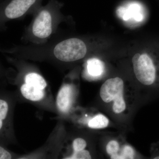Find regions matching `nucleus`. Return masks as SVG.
Returning a JSON list of instances; mask_svg holds the SVG:
<instances>
[{"label": "nucleus", "mask_w": 159, "mask_h": 159, "mask_svg": "<svg viewBox=\"0 0 159 159\" xmlns=\"http://www.w3.org/2000/svg\"><path fill=\"white\" fill-rule=\"evenodd\" d=\"M121 150H120L119 143L116 140H111L107 145V152L111 159H119Z\"/></svg>", "instance_id": "10"}, {"label": "nucleus", "mask_w": 159, "mask_h": 159, "mask_svg": "<svg viewBox=\"0 0 159 159\" xmlns=\"http://www.w3.org/2000/svg\"><path fill=\"white\" fill-rule=\"evenodd\" d=\"M26 84L41 90H44L47 86L45 80L41 76L36 73H30L25 78Z\"/></svg>", "instance_id": "7"}, {"label": "nucleus", "mask_w": 159, "mask_h": 159, "mask_svg": "<svg viewBox=\"0 0 159 159\" xmlns=\"http://www.w3.org/2000/svg\"><path fill=\"white\" fill-rule=\"evenodd\" d=\"M124 82L119 77L106 80L100 88V97L103 102H113L112 110L115 114L122 113L126 109V104L124 96Z\"/></svg>", "instance_id": "1"}, {"label": "nucleus", "mask_w": 159, "mask_h": 159, "mask_svg": "<svg viewBox=\"0 0 159 159\" xmlns=\"http://www.w3.org/2000/svg\"><path fill=\"white\" fill-rule=\"evenodd\" d=\"M134 152L133 148L129 145H125L120 151L119 159H134Z\"/></svg>", "instance_id": "11"}, {"label": "nucleus", "mask_w": 159, "mask_h": 159, "mask_svg": "<svg viewBox=\"0 0 159 159\" xmlns=\"http://www.w3.org/2000/svg\"><path fill=\"white\" fill-rule=\"evenodd\" d=\"M34 36L45 39L52 33V19L51 13L48 10H43L40 12L34 20L32 28Z\"/></svg>", "instance_id": "3"}, {"label": "nucleus", "mask_w": 159, "mask_h": 159, "mask_svg": "<svg viewBox=\"0 0 159 159\" xmlns=\"http://www.w3.org/2000/svg\"><path fill=\"white\" fill-rule=\"evenodd\" d=\"M92 158L89 152L87 150H82L74 151L72 156L65 159H90Z\"/></svg>", "instance_id": "12"}, {"label": "nucleus", "mask_w": 159, "mask_h": 159, "mask_svg": "<svg viewBox=\"0 0 159 159\" xmlns=\"http://www.w3.org/2000/svg\"><path fill=\"white\" fill-rule=\"evenodd\" d=\"M87 68L89 74L91 76H98L102 74L103 66L99 60L93 58L88 61Z\"/></svg>", "instance_id": "8"}, {"label": "nucleus", "mask_w": 159, "mask_h": 159, "mask_svg": "<svg viewBox=\"0 0 159 159\" xmlns=\"http://www.w3.org/2000/svg\"><path fill=\"white\" fill-rule=\"evenodd\" d=\"M8 111V103L6 101L0 100V119L3 120L6 118Z\"/></svg>", "instance_id": "14"}, {"label": "nucleus", "mask_w": 159, "mask_h": 159, "mask_svg": "<svg viewBox=\"0 0 159 159\" xmlns=\"http://www.w3.org/2000/svg\"><path fill=\"white\" fill-rule=\"evenodd\" d=\"M109 121L104 115L99 114L95 116L90 120L88 125L92 129H102L107 127Z\"/></svg>", "instance_id": "9"}, {"label": "nucleus", "mask_w": 159, "mask_h": 159, "mask_svg": "<svg viewBox=\"0 0 159 159\" xmlns=\"http://www.w3.org/2000/svg\"><path fill=\"white\" fill-rule=\"evenodd\" d=\"M37 1L38 0H11L5 8V15L9 19L20 17Z\"/></svg>", "instance_id": "4"}, {"label": "nucleus", "mask_w": 159, "mask_h": 159, "mask_svg": "<svg viewBox=\"0 0 159 159\" xmlns=\"http://www.w3.org/2000/svg\"><path fill=\"white\" fill-rule=\"evenodd\" d=\"M21 93L24 97L33 101H39L44 98L45 92L32 86L25 84L22 86Z\"/></svg>", "instance_id": "6"}, {"label": "nucleus", "mask_w": 159, "mask_h": 159, "mask_svg": "<svg viewBox=\"0 0 159 159\" xmlns=\"http://www.w3.org/2000/svg\"><path fill=\"white\" fill-rule=\"evenodd\" d=\"M11 158V155L2 147H0V159H10Z\"/></svg>", "instance_id": "15"}, {"label": "nucleus", "mask_w": 159, "mask_h": 159, "mask_svg": "<svg viewBox=\"0 0 159 159\" xmlns=\"http://www.w3.org/2000/svg\"><path fill=\"white\" fill-rule=\"evenodd\" d=\"M73 145L74 151H78L84 150L86 147L87 143L84 139L78 138L74 140Z\"/></svg>", "instance_id": "13"}, {"label": "nucleus", "mask_w": 159, "mask_h": 159, "mask_svg": "<svg viewBox=\"0 0 159 159\" xmlns=\"http://www.w3.org/2000/svg\"><path fill=\"white\" fill-rule=\"evenodd\" d=\"M2 120L0 119V129H2Z\"/></svg>", "instance_id": "16"}, {"label": "nucleus", "mask_w": 159, "mask_h": 159, "mask_svg": "<svg viewBox=\"0 0 159 159\" xmlns=\"http://www.w3.org/2000/svg\"><path fill=\"white\" fill-rule=\"evenodd\" d=\"M87 53L85 44L81 40L71 38L57 44L54 50L56 58L61 61L71 62L82 59Z\"/></svg>", "instance_id": "2"}, {"label": "nucleus", "mask_w": 159, "mask_h": 159, "mask_svg": "<svg viewBox=\"0 0 159 159\" xmlns=\"http://www.w3.org/2000/svg\"><path fill=\"white\" fill-rule=\"evenodd\" d=\"M72 87L66 84L61 88L57 95V104L61 111H68L70 107L72 95Z\"/></svg>", "instance_id": "5"}]
</instances>
